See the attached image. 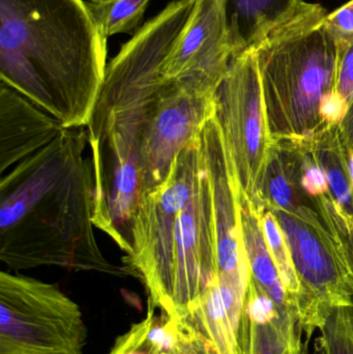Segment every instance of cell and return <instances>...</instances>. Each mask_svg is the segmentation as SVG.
Returning <instances> with one entry per match:
<instances>
[{
    "label": "cell",
    "instance_id": "7",
    "mask_svg": "<svg viewBox=\"0 0 353 354\" xmlns=\"http://www.w3.org/2000/svg\"><path fill=\"white\" fill-rule=\"evenodd\" d=\"M82 312L55 285L0 274V354H82Z\"/></svg>",
    "mask_w": 353,
    "mask_h": 354
},
{
    "label": "cell",
    "instance_id": "28",
    "mask_svg": "<svg viewBox=\"0 0 353 354\" xmlns=\"http://www.w3.org/2000/svg\"><path fill=\"white\" fill-rule=\"evenodd\" d=\"M159 354H182L180 353H160Z\"/></svg>",
    "mask_w": 353,
    "mask_h": 354
},
{
    "label": "cell",
    "instance_id": "3",
    "mask_svg": "<svg viewBox=\"0 0 353 354\" xmlns=\"http://www.w3.org/2000/svg\"><path fill=\"white\" fill-rule=\"evenodd\" d=\"M106 60L107 39L83 0H0L1 83L64 129L88 124Z\"/></svg>",
    "mask_w": 353,
    "mask_h": 354
},
{
    "label": "cell",
    "instance_id": "12",
    "mask_svg": "<svg viewBox=\"0 0 353 354\" xmlns=\"http://www.w3.org/2000/svg\"><path fill=\"white\" fill-rule=\"evenodd\" d=\"M300 141L327 174V193L310 197L353 272V185L339 124L327 126Z\"/></svg>",
    "mask_w": 353,
    "mask_h": 354
},
{
    "label": "cell",
    "instance_id": "10",
    "mask_svg": "<svg viewBox=\"0 0 353 354\" xmlns=\"http://www.w3.org/2000/svg\"><path fill=\"white\" fill-rule=\"evenodd\" d=\"M231 59L222 0H195L162 74L166 81L186 91L215 97Z\"/></svg>",
    "mask_w": 353,
    "mask_h": 354
},
{
    "label": "cell",
    "instance_id": "24",
    "mask_svg": "<svg viewBox=\"0 0 353 354\" xmlns=\"http://www.w3.org/2000/svg\"><path fill=\"white\" fill-rule=\"evenodd\" d=\"M180 324V340L175 353L182 354H218L213 346L200 335L191 330L182 322Z\"/></svg>",
    "mask_w": 353,
    "mask_h": 354
},
{
    "label": "cell",
    "instance_id": "21",
    "mask_svg": "<svg viewBox=\"0 0 353 354\" xmlns=\"http://www.w3.org/2000/svg\"><path fill=\"white\" fill-rule=\"evenodd\" d=\"M155 319V308L149 304L146 317L118 337L109 354H159L149 336Z\"/></svg>",
    "mask_w": 353,
    "mask_h": 354
},
{
    "label": "cell",
    "instance_id": "23",
    "mask_svg": "<svg viewBox=\"0 0 353 354\" xmlns=\"http://www.w3.org/2000/svg\"><path fill=\"white\" fill-rule=\"evenodd\" d=\"M339 52L336 91L350 105L353 100V37Z\"/></svg>",
    "mask_w": 353,
    "mask_h": 354
},
{
    "label": "cell",
    "instance_id": "16",
    "mask_svg": "<svg viewBox=\"0 0 353 354\" xmlns=\"http://www.w3.org/2000/svg\"><path fill=\"white\" fill-rule=\"evenodd\" d=\"M246 308L250 320L249 354H300V330L296 315L280 311L252 278Z\"/></svg>",
    "mask_w": 353,
    "mask_h": 354
},
{
    "label": "cell",
    "instance_id": "4",
    "mask_svg": "<svg viewBox=\"0 0 353 354\" xmlns=\"http://www.w3.org/2000/svg\"><path fill=\"white\" fill-rule=\"evenodd\" d=\"M327 15L321 4L305 2L255 51L273 141L302 140L327 126L321 106L336 91L340 57Z\"/></svg>",
    "mask_w": 353,
    "mask_h": 354
},
{
    "label": "cell",
    "instance_id": "11",
    "mask_svg": "<svg viewBox=\"0 0 353 354\" xmlns=\"http://www.w3.org/2000/svg\"><path fill=\"white\" fill-rule=\"evenodd\" d=\"M201 141L213 189L219 276L249 284L251 272L240 226V187L216 115L203 127Z\"/></svg>",
    "mask_w": 353,
    "mask_h": 354
},
{
    "label": "cell",
    "instance_id": "19",
    "mask_svg": "<svg viewBox=\"0 0 353 354\" xmlns=\"http://www.w3.org/2000/svg\"><path fill=\"white\" fill-rule=\"evenodd\" d=\"M263 226L271 257L279 270L280 277L287 291L288 297L296 308V299L300 293V282L296 276V268H294L292 254L285 237L280 228L279 223L269 210L265 209L263 212Z\"/></svg>",
    "mask_w": 353,
    "mask_h": 354
},
{
    "label": "cell",
    "instance_id": "1",
    "mask_svg": "<svg viewBox=\"0 0 353 354\" xmlns=\"http://www.w3.org/2000/svg\"><path fill=\"white\" fill-rule=\"evenodd\" d=\"M86 127L64 129L0 183V260L15 270L59 266L132 276L95 236V179Z\"/></svg>",
    "mask_w": 353,
    "mask_h": 354
},
{
    "label": "cell",
    "instance_id": "27",
    "mask_svg": "<svg viewBox=\"0 0 353 354\" xmlns=\"http://www.w3.org/2000/svg\"><path fill=\"white\" fill-rule=\"evenodd\" d=\"M347 158L348 170H350V179H352V183L353 185V153H348L347 151Z\"/></svg>",
    "mask_w": 353,
    "mask_h": 354
},
{
    "label": "cell",
    "instance_id": "8",
    "mask_svg": "<svg viewBox=\"0 0 353 354\" xmlns=\"http://www.w3.org/2000/svg\"><path fill=\"white\" fill-rule=\"evenodd\" d=\"M215 107L238 187L256 209L263 212L261 185L274 141L267 124L255 51L230 60L216 91Z\"/></svg>",
    "mask_w": 353,
    "mask_h": 354
},
{
    "label": "cell",
    "instance_id": "5",
    "mask_svg": "<svg viewBox=\"0 0 353 354\" xmlns=\"http://www.w3.org/2000/svg\"><path fill=\"white\" fill-rule=\"evenodd\" d=\"M204 168L201 133L180 151L167 178L139 202L132 225V250L124 266L144 285L149 305L167 315L173 276L176 216Z\"/></svg>",
    "mask_w": 353,
    "mask_h": 354
},
{
    "label": "cell",
    "instance_id": "15",
    "mask_svg": "<svg viewBox=\"0 0 353 354\" xmlns=\"http://www.w3.org/2000/svg\"><path fill=\"white\" fill-rule=\"evenodd\" d=\"M304 4L303 0H222L232 58L256 51Z\"/></svg>",
    "mask_w": 353,
    "mask_h": 354
},
{
    "label": "cell",
    "instance_id": "18",
    "mask_svg": "<svg viewBox=\"0 0 353 354\" xmlns=\"http://www.w3.org/2000/svg\"><path fill=\"white\" fill-rule=\"evenodd\" d=\"M87 8L105 39L138 27L151 0H86Z\"/></svg>",
    "mask_w": 353,
    "mask_h": 354
},
{
    "label": "cell",
    "instance_id": "25",
    "mask_svg": "<svg viewBox=\"0 0 353 354\" xmlns=\"http://www.w3.org/2000/svg\"><path fill=\"white\" fill-rule=\"evenodd\" d=\"M348 104L337 91L330 93L323 99L321 106V114L327 126L340 124L348 110Z\"/></svg>",
    "mask_w": 353,
    "mask_h": 354
},
{
    "label": "cell",
    "instance_id": "14",
    "mask_svg": "<svg viewBox=\"0 0 353 354\" xmlns=\"http://www.w3.org/2000/svg\"><path fill=\"white\" fill-rule=\"evenodd\" d=\"M52 118L6 85H0V171L17 165L64 130Z\"/></svg>",
    "mask_w": 353,
    "mask_h": 354
},
{
    "label": "cell",
    "instance_id": "2",
    "mask_svg": "<svg viewBox=\"0 0 353 354\" xmlns=\"http://www.w3.org/2000/svg\"><path fill=\"white\" fill-rule=\"evenodd\" d=\"M195 0L170 2L137 30L108 64L86 126L95 179L93 224L120 250H132L140 202L139 151L149 111L164 79V62L184 30Z\"/></svg>",
    "mask_w": 353,
    "mask_h": 354
},
{
    "label": "cell",
    "instance_id": "22",
    "mask_svg": "<svg viewBox=\"0 0 353 354\" xmlns=\"http://www.w3.org/2000/svg\"><path fill=\"white\" fill-rule=\"evenodd\" d=\"M325 26L337 43L343 49L353 37V0L325 18Z\"/></svg>",
    "mask_w": 353,
    "mask_h": 354
},
{
    "label": "cell",
    "instance_id": "6",
    "mask_svg": "<svg viewBox=\"0 0 353 354\" xmlns=\"http://www.w3.org/2000/svg\"><path fill=\"white\" fill-rule=\"evenodd\" d=\"M267 210L289 248L300 282L298 328L310 338L335 308L353 307L352 268L310 196L292 209Z\"/></svg>",
    "mask_w": 353,
    "mask_h": 354
},
{
    "label": "cell",
    "instance_id": "17",
    "mask_svg": "<svg viewBox=\"0 0 353 354\" xmlns=\"http://www.w3.org/2000/svg\"><path fill=\"white\" fill-rule=\"evenodd\" d=\"M238 205L251 278L280 311L294 314L298 319L296 306L288 297L279 270L267 247L263 226V212L257 210L240 189H238Z\"/></svg>",
    "mask_w": 353,
    "mask_h": 354
},
{
    "label": "cell",
    "instance_id": "20",
    "mask_svg": "<svg viewBox=\"0 0 353 354\" xmlns=\"http://www.w3.org/2000/svg\"><path fill=\"white\" fill-rule=\"evenodd\" d=\"M318 330L316 354H353V307L335 308Z\"/></svg>",
    "mask_w": 353,
    "mask_h": 354
},
{
    "label": "cell",
    "instance_id": "9",
    "mask_svg": "<svg viewBox=\"0 0 353 354\" xmlns=\"http://www.w3.org/2000/svg\"><path fill=\"white\" fill-rule=\"evenodd\" d=\"M215 112V97L191 93L164 81L141 138L140 200L164 183L180 151L200 134Z\"/></svg>",
    "mask_w": 353,
    "mask_h": 354
},
{
    "label": "cell",
    "instance_id": "13",
    "mask_svg": "<svg viewBox=\"0 0 353 354\" xmlns=\"http://www.w3.org/2000/svg\"><path fill=\"white\" fill-rule=\"evenodd\" d=\"M249 284L218 276L180 322L204 338L218 354L250 353Z\"/></svg>",
    "mask_w": 353,
    "mask_h": 354
},
{
    "label": "cell",
    "instance_id": "26",
    "mask_svg": "<svg viewBox=\"0 0 353 354\" xmlns=\"http://www.w3.org/2000/svg\"><path fill=\"white\" fill-rule=\"evenodd\" d=\"M340 135L348 153H353V100L348 106L346 115L339 124Z\"/></svg>",
    "mask_w": 353,
    "mask_h": 354
}]
</instances>
